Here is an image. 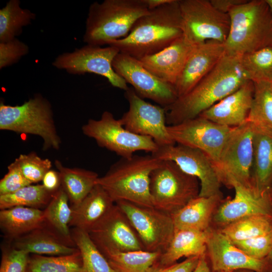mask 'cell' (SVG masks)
I'll return each instance as SVG.
<instances>
[{
  "instance_id": "obj_10",
  "label": "cell",
  "mask_w": 272,
  "mask_h": 272,
  "mask_svg": "<svg viewBox=\"0 0 272 272\" xmlns=\"http://www.w3.org/2000/svg\"><path fill=\"white\" fill-rule=\"evenodd\" d=\"M86 136L95 140L99 146L115 153L121 158H129L138 151L152 154L158 146L150 137L135 134L126 129L119 119L109 111H104L98 120L90 119L82 127Z\"/></svg>"
},
{
  "instance_id": "obj_39",
  "label": "cell",
  "mask_w": 272,
  "mask_h": 272,
  "mask_svg": "<svg viewBox=\"0 0 272 272\" xmlns=\"http://www.w3.org/2000/svg\"><path fill=\"white\" fill-rule=\"evenodd\" d=\"M15 160L25 177L32 184L42 181L46 173L52 167L49 159L41 158L34 152L20 154Z\"/></svg>"
},
{
  "instance_id": "obj_53",
  "label": "cell",
  "mask_w": 272,
  "mask_h": 272,
  "mask_svg": "<svg viewBox=\"0 0 272 272\" xmlns=\"http://www.w3.org/2000/svg\"></svg>"
},
{
  "instance_id": "obj_23",
  "label": "cell",
  "mask_w": 272,
  "mask_h": 272,
  "mask_svg": "<svg viewBox=\"0 0 272 272\" xmlns=\"http://www.w3.org/2000/svg\"><path fill=\"white\" fill-rule=\"evenodd\" d=\"M13 241V246L29 254L63 255L78 251L75 245L68 242L44 223L41 227Z\"/></svg>"
},
{
  "instance_id": "obj_38",
  "label": "cell",
  "mask_w": 272,
  "mask_h": 272,
  "mask_svg": "<svg viewBox=\"0 0 272 272\" xmlns=\"http://www.w3.org/2000/svg\"><path fill=\"white\" fill-rule=\"evenodd\" d=\"M240 60L251 81L272 83V45L244 54Z\"/></svg>"
},
{
  "instance_id": "obj_25",
  "label": "cell",
  "mask_w": 272,
  "mask_h": 272,
  "mask_svg": "<svg viewBox=\"0 0 272 272\" xmlns=\"http://www.w3.org/2000/svg\"><path fill=\"white\" fill-rule=\"evenodd\" d=\"M222 196H197L171 215L175 229L205 231L211 227L213 217Z\"/></svg>"
},
{
  "instance_id": "obj_12",
  "label": "cell",
  "mask_w": 272,
  "mask_h": 272,
  "mask_svg": "<svg viewBox=\"0 0 272 272\" xmlns=\"http://www.w3.org/2000/svg\"><path fill=\"white\" fill-rule=\"evenodd\" d=\"M119 53L115 47L87 44L72 52L59 55L52 62L58 69L73 75L94 73L106 78L114 87L126 91L127 83L113 69V61Z\"/></svg>"
},
{
  "instance_id": "obj_33",
  "label": "cell",
  "mask_w": 272,
  "mask_h": 272,
  "mask_svg": "<svg viewBox=\"0 0 272 272\" xmlns=\"http://www.w3.org/2000/svg\"><path fill=\"white\" fill-rule=\"evenodd\" d=\"M35 18V14L20 7L19 0L9 1L0 10V42L16 38L23 28L30 24Z\"/></svg>"
},
{
  "instance_id": "obj_29",
  "label": "cell",
  "mask_w": 272,
  "mask_h": 272,
  "mask_svg": "<svg viewBox=\"0 0 272 272\" xmlns=\"http://www.w3.org/2000/svg\"><path fill=\"white\" fill-rule=\"evenodd\" d=\"M54 165L60 175L61 187L67 195L71 206H77L96 184L98 174L82 168L65 167L58 160Z\"/></svg>"
},
{
  "instance_id": "obj_52",
  "label": "cell",
  "mask_w": 272,
  "mask_h": 272,
  "mask_svg": "<svg viewBox=\"0 0 272 272\" xmlns=\"http://www.w3.org/2000/svg\"><path fill=\"white\" fill-rule=\"evenodd\" d=\"M215 272H225V271H215Z\"/></svg>"
},
{
  "instance_id": "obj_45",
  "label": "cell",
  "mask_w": 272,
  "mask_h": 272,
  "mask_svg": "<svg viewBox=\"0 0 272 272\" xmlns=\"http://www.w3.org/2000/svg\"><path fill=\"white\" fill-rule=\"evenodd\" d=\"M42 185L48 191L54 193L61 187V178L58 171L50 169L42 179Z\"/></svg>"
},
{
  "instance_id": "obj_32",
  "label": "cell",
  "mask_w": 272,
  "mask_h": 272,
  "mask_svg": "<svg viewBox=\"0 0 272 272\" xmlns=\"http://www.w3.org/2000/svg\"><path fill=\"white\" fill-rule=\"evenodd\" d=\"M114 272H146L158 260L161 253L145 250L128 252L100 251Z\"/></svg>"
},
{
  "instance_id": "obj_49",
  "label": "cell",
  "mask_w": 272,
  "mask_h": 272,
  "mask_svg": "<svg viewBox=\"0 0 272 272\" xmlns=\"http://www.w3.org/2000/svg\"><path fill=\"white\" fill-rule=\"evenodd\" d=\"M272 15V0H265Z\"/></svg>"
},
{
  "instance_id": "obj_2",
  "label": "cell",
  "mask_w": 272,
  "mask_h": 272,
  "mask_svg": "<svg viewBox=\"0 0 272 272\" xmlns=\"http://www.w3.org/2000/svg\"><path fill=\"white\" fill-rule=\"evenodd\" d=\"M182 36L178 0H172L150 10L138 20L127 36L108 45L141 59L160 51Z\"/></svg>"
},
{
  "instance_id": "obj_40",
  "label": "cell",
  "mask_w": 272,
  "mask_h": 272,
  "mask_svg": "<svg viewBox=\"0 0 272 272\" xmlns=\"http://www.w3.org/2000/svg\"><path fill=\"white\" fill-rule=\"evenodd\" d=\"M232 243L253 258H265L272 252V232L252 238Z\"/></svg>"
},
{
  "instance_id": "obj_28",
  "label": "cell",
  "mask_w": 272,
  "mask_h": 272,
  "mask_svg": "<svg viewBox=\"0 0 272 272\" xmlns=\"http://www.w3.org/2000/svg\"><path fill=\"white\" fill-rule=\"evenodd\" d=\"M44 223L43 210L15 207L0 211V227L5 236L14 240L41 227Z\"/></svg>"
},
{
  "instance_id": "obj_18",
  "label": "cell",
  "mask_w": 272,
  "mask_h": 272,
  "mask_svg": "<svg viewBox=\"0 0 272 272\" xmlns=\"http://www.w3.org/2000/svg\"><path fill=\"white\" fill-rule=\"evenodd\" d=\"M206 254L210 262L212 272H234L241 269L272 272V260L269 256L263 259L249 256L218 229L211 228Z\"/></svg>"
},
{
  "instance_id": "obj_17",
  "label": "cell",
  "mask_w": 272,
  "mask_h": 272,
  "mask_svg": "<svg viewBox=\"0 0 272 272\" xmlns=\"http://www.w3.org/2000/svg\"><path fill=\"white\" fill-rule=\"evenodd\" d=\"M88 233L100 251L128 252L144 250L128 219L115 203Z\"/></svg>"
},
{
  "instance_id": "obj_34",
  "label": "cell",
  "mask_w": 272,
  "mask_h": 272,
  "mask_svg": "<svg viewBox=\"0 0 272 272\" xmlns=\"http://www.w3.org/2000/svg\"><path fill=\"white\" fill-rule=\"evenodd\" d=\"M218 229L232 242L247 240L272 232V217L248 216Z\"/></svg>"
},
{
  "instance_id": "obj_43",
  "label": "cell",
  "mask_w": 272,
  "mask_h": 272,
  "mask_svg": "<svg viewBox=\"0 0 272 272\" xmlns=\"http://www.w3.org/2000/svg\"><path fill=\"white\" fill-rule=\"evenodd\" d=\"M28 52L27 45L17 38L9 41L0 42V69L18 62Z\"/></svg>"
},
{
  "instance_id": "obj_20",
  "label": "cell",
  "mask_w": 272,
  "mask_h": 272,
  "mask_svg": "<svg viewBox=\"0 0 272 272\" xmlns=\"http://www.w3.org/2000/svg\"><path fill=\"white\" fill-rule=\"evenodd\" d=\"M224 55V43L209 41L196 45L174 85L177 97L189 92L215 67Z\"/></svg>"
},
{
  "instance_id": "obj_15",
  "label": "cell",
  "mask_w": 272,
  "mask_h": 272,
  "mask_svg": "<svg viewBox=\"0 0 272 272\" xmlns=\"http://www.w3.org/2000/svg\"><path fill=\"white\" fill-rule=\"evenodd\" d=\"M124 96L129 108L119 119L126 129L151 138L159 147L175 144L168 132L164 107L146 102L133 88L125 91Z\"/></svg>"
},
{
  "instance_id": "obj_9",
  "label": "cell",
  "mask_w": 272,
  "mask_h": 272,
  "mask_svg": "<svg viewBox=\"0 0 272 272\" xmlns=\"http://www.w3.org/2000/svg\"><path fill=\"white\" fill-rule=\"evenodd\" d=\"M183 37L198 45L209 41L224 43L230 30L228 14L217 10L208 0H178Z\"/></svg>"
},
{
  "instance_id": "obj_36",
  "label": "cell",
  "mask_w": 272,
  "mask_h": 272,
  "mask_svg": "<svg viewBox=\"0 0 272 272\" xmlns=\"http://www.w3.org/2000/svg\"><path fill=\"white\" fill-rule=\"evenodd\" d=\"M82 260L78 251L63 255L30 254L26 272H82Z\"/></svg>"
},
{
  "instance_id": "obj_26",
  "label": "cell",
  "mask_w": 272,
  "mask_h": 272,
  "mask_svg": "<svg viewBox=\"0 0 272 272\" xmlns=\"http://www.w3.org/2000/svg\"><path fill=\"white\" fill-rule=\"evenodd\" d=\"M114 205L107 191L96 184L78 205L71 207L70 227L89 232Z\"/></svg>"
},
{
  "instance_id": "obj_8",
  "label": "cell",
  "mask_w": 272,
  "mask_h": 272,
  "mask_svg": "<svg viewBox=\"0 0 272 272\" xmlns=\"http://www.w3.org/2000/svg\"><path fill=\"white\" fill-rule=\"evenodd\" d=\"M253 125L247 120L233 127L215 165L222 184L231 188L237 183L253 188Z\"/></svg>"
},
{
  "instance_id": "obj_47",
  "label": "cell",
  "mask_w": 272,
  "mask_h": 272,
  "mask_svg": "<svg viewBox=\"0 0 272 272\" xmlns=\"http://www.w3.org/2000/svg\"><path fill=\"white\" fill-rule=\"evenodd\" d=\"M193 272H212L206 254L200 257L198 264Z\"/></svg>"
},
{
  "instance_id": "obj_21",
  "label": "cell",
  "mask_w": 272,
  "mask_h": 272,
  "mask_svg": "<svg viewBox=\"0 0 272 272\" xmlns=\"http://www.w3.org/2000/svg\"><path fill=\"white\" fill-rule=\"evenodd\" d=\"M253 93L254 84L249 81L199 116L220 125L238 126L247 120Z\"/></svg>"
},
{
  "instance_id": "obj_16",
  "label": "cell",
  "mask_w": 272,
  "mask_h": 272,
  "mask_svg": "<svg viewBox=\"0 0 272 272\" xmlns=\"http://www.w3.org/2000/svg\"><path fill=\"white\" fill-rule=\"evenodd\" d=\"M112 66L115 72L130 84L143 99H151L165 108L178 98L173 85L153 75L137 58L119 52L114 58Z\"/></svg>"
},
{
  "instance_id": "obj_41",
  "label": "cell",
  "mask_w": 272,
  "mask_h": 272,
  "mask_svg": "<svg viewBox=\"0 0 272 272\" xmlns=\"http://www.w3.org/2000/svg\"><path fill=\"white\" fill-rule=\"evenodd\" d=\"M30 254L12 245L3 248L0 272H26Z\"/></svg>"
},
{
  "instance_id": "obj_30",
  "label": "cell",
  "mask_w": 272,
  "mask_h": 272,
  "mask_svg": "<svg viewBox=\"0 0 272 272\" xmlns=\"http://www.w3.org/2000/svg\"><path fill=\"white\" fill-rule=\"evenodd\" d=\"M70 203L67 195L60 187L53 194L43 210L44 223L68 242L75 245L70 229L72 215V209Z\"/></svg>"
},
{
  "instance_id": "obj_6",
  "label": "cell",
  "mask_w": 272,
  "mask_h": 272,
  "mask_svg": "<svg viewBox=\"0 0 272 272\" xmlns=\"http://www.w3.org/2000/svg\"><path fill=\"white\" fill-rule=\"evenodd\" d=\"M0 129L39 136L43 149L58 150L61 140L55 125L49 102L38 94L21 105L0 103Z\"/></svg>"
},
{
  "instance_id": "obj_7",
  "label": "cell",
  "mask_w": 272,
  "mask_h": 272,
  "mask_svg": "<svg viewBox=\"0 0 272 272\" xmlns=\"http://www.w3.org/2000/svg\"><path fill=\"white\" fill-rule=\"evenodd\" d=\"M199 180L183 172L174 162L161 160L150 176L153 206L170 215L199 195Z\"/></svg>"
},
{
  "instance_id": "obj_3",
  "label": "cell",
  "mask_w": 272,
  "mask_h": 272,
  "mask_svg": "<svg viewBox=\"0 0 272 272\" xmlns=\"http://www.w3.org/2000/svg\"><path fill=\"white\" fill-rule=\"evenodd\" d=\"M230 30L225 54L241 56L272 45V15L265 0L246 1L228 13Z\"/></svg>"
},
{
  "instance_id": "obj_50",
  "label": "cell",
  "mask_w": 272,
  "mask_h": 272,
  "mask_svg": "<svg viewBox=\"0 0 272 272\" xmlns=\"http://www.w3.org/2000/svg\"><path fill=\"white\" fill-rule=\"evenodd\" d=\"M234 272H254L251 270H246V269H241L234 271Z\"/></svg>"
},
{
  "instance_id": "obj_24",
  "label": "cell",
  "mask_w": 272,
  "mask_h": 272,
  "mask_svg": "<svg viewBox=\"0 0 272 272\" xmlns=\"http://www.w3.org/2000/svg\"><path fill=\"white\" fill-rule=\"evenodd\" d=\"M253 127L251 184L258 194L272 196V135Z\"/></svg>"
},
{
  "instance_id": "obj_46",
  "label": "cell",
  "mask_w": 272,
  "mask_h": 272,
  "mask_svg": "<svg viewBox=\"0 0 272 272\" xmlns=\"http://www.w3.org/2000/svg\"><path fill=\"white\" fill-rule=\"evenodd\" d=\"M213 6L220 12L228 14L234 7L244 3L245 0H211Z\"/></svg>"
},
{
  "instance_id": "obj_51",
  "label": "cell",
  "mask_w": 272,
  "mask_h": 272,
  "mask_svg": "<svg viewBox=\"0 0 272 272\" xmlns=\"http://www.w3.org/2000/svg\"><path fill=\"white\" fill-rule=\"evenodd\" d=\"M269 256L270 258H271V259L272 260V252L270 253Z\"/></svg>"
},
{
  "instance_id": "obj_22",
  "label": "cell",
  "mask_w": 272,
  "mask_h": 272,
  "mask_svg": "<svg viewBox=\"0 0 272 272\" xmlns=\"http://www.w3.org/2000/svg\"><path fill=\"white\" fill-rule=\"evenodd\" d=\"M195 46L182 36L160 51L139 60L153 75L174 86Z\"/></svg>"
},
{
  "instance_id": "obj_31",
  "label": "cell",
  "mask_w": 272,
  "mask_h": 272,
  "mask_svg": "<svg viewBox=\"0 0 272 272\" xmlns=\"http://www.w3.org/2000/svg\"><path fill=\"white\" fill-rule=\"evenodd\" d=\"M254 93L247 120L272 135V83L253 82Z\"/></svg>"
},
{
  "instance_id": "obj_19",
  "label": "cell",
  "mask_w": 272,
  "mask_h": 272,
  "mask_svg": "<svg viewBox=\"0 0 272 272\" xmlns=\"http://www.w3.org/2000/svg\"><path fill=\"white\" fill-rule=\"evenodd\" d=\"M231 188L235 190L234 198L221 202L213 216L212 223L218 227L217 229L252 215L272 217L271 195L258 194L253 188H248L237 183H233Z\"/></svg>"
},
{
  "instance_id": "obj_35",
  "label": "cell",
  "mask_w": 272,
  "mask_h": 272,
  "mask_svg": "<svg viewBox=\"0 0 272 272\" xmlns=\"http://www.w3.org/2000/svg\"><path fill=\"white\" fill-rule=\"evenodd\" d=\"M71 235L81 255L82 272H114L88 232L73 228L71 230Z\"/></svg>"
},
{
  "instance_id": "obj_14",
  "label": "cell",
  "mask_w": 272,
  "mask_h": 272,
  "mask_svg": "<svg viewBox=\"0 0 272 272\" xmlns=\"http://www.w3.org/2000/svg\"><path fill=\"white\" fill-rule=\"evenodd\" d=\"M232 129L199 116L167 126L168 132L175 144L202 151L215 165Z\"/></svg>"
},
{
  "instance_id": "obj_5",
  "label": "cell",
  "mask_w": 272,
  "mask_h": 272,
  "mask_svg": "<svg viewBox=\"0 0 272 272\" xmlns=\"http://www.w3.org/2000/svg\"><path fill=\"white\" fill-rule=\"evenodd\" d=\"M161 161L152 155L121 158L98 178L96 184L107 191L115 203L125 200L154 207L150 191V176Z\"/></svg>"
},
{
  "instance_id": "obj_11",
  "label": "cell",
  "mask_w": 272,
  "mask_h": 272,
  "mask_svg": "<svg viewBox=\"0 0 272 272\" xmlns=\"http://www.w3.org/2000/svg\"><path fill=\"white\" fill-rule=\"evenodd\" d=\"M115 204L125 214L145 250L162 253L168 248L175 227L171 215L154 207H146L125 200Z\"/></svg>"
},
{
  "instance_id": "obj_42",
  "label": "cell",
  "mask_w": 272,
  "mask_h": 272,
  "mask_svg": "<svg viewBox=\"0 0 272 272\" xmlns=\"http://www.w3.org/2000/svg\"><path fill=\"white\" fill-rule=\"evenodd\" d=\"M30 184L15 160L8 166V172L0 180V195L13 193Z\"/></svg>"
},
{
  "instance_id": "obj_13",
  "label": "cell",
  "mask_w": 272,
  "mask_h": 272,
  "mask_svg": "<svg viewBox=\"0 0 272 272\" xmlns=\"http://www.w3.org/2000/svg\"><path fill=\"white\" fill-rule=\"evenodd\" d=\"M153 156L160 160L175 162L185 173L196 177L200 182L198 196H222L221 182L215 164L202 151L180 144L159 147Z\"/></svg>"
},
{
  "instance_id": "obj_48",
  "label": "cell",
  "mask_w": 272,
  "mask_h": 272,
  "mask_svg": "<svg viewBox=\"0 0 272 272\" xmlns=\"http://www.w3.org/2000/svg\"><path fill=\"white\" fill-rule=\"evenodd\" d=\"M172 1V0H143L144 3L150 11L169 3Z\"/></svg>"
},
{
  "instance_id": "obj_37",
  "label": "cell",
  "mask_w": 272,
  "mask_h": 272,
  "mask_svg": "<svg viewBox=\"0 0 272 272\" xmlns=\"http://www.w3.org/2000/svg\"><path fill=\"white\" fill-rule=\"evenodd\" d=\"M54 193L48 191L42 184H30L13 193L1 195L0 209L18 206L40 209L47 206Z\"/></svg>"
},
{
  "instance_id": "obj_4",
  "label": "cell",
  "mask_w": 272,
  "mask_h": 272,
  "mask_svg": "<svg viewBox=\"0 0 272 272\" xmlns=\"http://www.w3.org/2000/svg\"><path fill=\"white\" fill-rule=\"evenodd\" d=\"M150 10L143 0H105L90 6L83 41L102 46L125 37L135 23Z\"/></svg>"
},
{
  "instance_id": "obj_27",
  "label": "cell",
  "mask_w": 272,
  "mask_h": 272,
  "mask_svg": "<svg viewBox=\"0 0 272 272\" xmlns=\"http://www.w3.org/2000/svg\"><path fill=\"white\" fill-rule=\"evenodd\" d=\"M211 228L202 232L175 229L168 248L161 253L157 262L161 265H169L183 257L206 254Z\"/></svg>"
},
{
  "instance_id": "obj_1",
  "label": "cell",
  "mask_w": 272,
  "mask_h": 272,
  "mask_svg": "<svg viewBox=\"0 0 272 272\" xmlns=\"http://www.w3.org/2000/svg\"><path fill=\"white\" fill-rule=\"evenodd\" d=\"M249 81L241 66L240 56L225 54L189 92L164 108L166 123L175 125L198 116Z\"/></svg>"
},
{
  "instance_id": "obj_44",
  "label": "cell",
  "mask_w": 272,
  "mask_h": 272,
  "mask_svg": "<svg viewBox=\"0 0 272 272\" xmlns=\"http://www.w3.org/2000/svg\"><path fill=\"white\" fill-rule=\"evenodd\" d=\"M200 256L188 257L182 262H176L169 265H161L156 262L150 266L146 272H193Z\"/></svg>"
}]
</instances>
